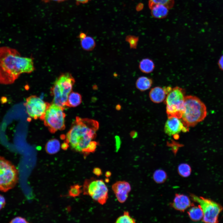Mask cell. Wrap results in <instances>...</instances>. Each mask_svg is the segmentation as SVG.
<instances>
[{
	"instance_id": "6da1fadb",
	"label": "cell",
	"mask_w": 223,
	"mask_h": 223,
	"mask_svg": "<svg viewBox=\"0 0 223 223\" xmlns=\"http://www.w3.org/2000/svg\"><path fill=\"white\" fill-rule=\"evenodd\" d=\"M34 69L32 58L22 57L16 49L0 47V84H13L23 73H29Z\"/></svg>"
},
{
	"instance_id": "7a4b0ae2",
	"label": "cell",
	"mask_w": 223,
	"mask_h": 223,
	"mask_svg": "<svg viewBox=\"0 0 223 223\" xmlns=\"http://www.w3.org/2000/svg\"><path fill=\"white\" fill-rule=\"evenodd\" d=\"M99 123L95 120L77 116L65 136L64 143L75 151L88 155L87 151L90 142L96 136Z\"/></svg>"
},
{
	"instance_id": "3957f363",
	"label": "cell",
	"mask_w": 223,
	"mask_h": 223,
	"mask_svg": "<svg viewBox=\"0 0 223 223\" xmlns=\"http://www.w3.org/2000/svg\"><path fill=\"white\" fill-rule=\"evenodd\" d=\"M184 109L181 118L184 125L188 128L202 121L207 115L206 107L200 99L195 96H185Z\"/></svg>"
},
{
	"instance_id": "277c9868",
	"label": "cell",
	"mask_w": 223,
	"mask_h": 223,
	"mask_svg": "<svg viewBox=\"0 0 223 223\" xmlns=\"http://www.w3.org/2000/svg\"><path fill=\"white\" fill-rule=\"evenodd\" d=\"M75 80L69 73L62 74L55 80L50 89L52 103L65 108L69 94L72 91Z\"/></svg>"
},
{
	"instance_id": "5b68a950",
	"label": "cell",
	"mask_w": 223,
	"mask_h": 223,
	"mask_svg": "<svg viewBox=\"0 0 223 223\" xmlns=\"http://www.w3.org/2000/svg\"><path fill=\"white\" fill-rule=\"evenodd\" d=\"M185 91L178 86L171 88L165 99L166 112L168 117L181 119L184 109Z\"/></svg>"
},
{
	"instance_id": "8992f818",
	"label": "cell",
	"mask_w": 223,
	"mask_h": 223,
	"mask_svg": "<svg viewBox=\"0 0 223 223\" xmlns=\"http://www.w3.org/2000/svg\"><path fill=\"white\" fill-rule=\"evenodd\" d=\"M64 108L52 103L47 109L42 120L51 133L65 127Z\"/></svg>"
},
{
	"instance_id": "52a82bcc",
	"label": "cell",
	"mask_w": 223,
	"mask_h": 223,
	"mask_svg": "<svg viewBox=\"0 0 223 223\" xmlns=\"http://www.w3.org/2000/svg\"><path fill=\"white\" fill-rule=\"evenodd\" d=\"M83 190L84 195L90 196L101 205L105 204L108 199V189L102 179L94 177L86 179Z\"/></svg>"
},
{
	"instance_id": "ba28073f",
	"label": "cell",
	"mask_w": 223,
	"mask_h": 223,
	"mask_svg": "<svg viewBox=\"0 0 223 223\" xmlns=\"http://www.w3.org/2000/svg\"><path fill=\"white\" fill-rule=\"evenodd\" d=\"M18 179L16 167L10 161L0 156V190L6 192L12 189Z\"/></svg>"
},
{
	"instance_id": "9c48e42d",
	"label": "cell",
	"mask_w": 223,
	"mask_h": 223,
	"mask_svg": "<svg viewBox=\"0 0 223 223\" xmlns=\"http://www.w3.org/2000/svg\"><path fill=\"white\" fill-rule=\"evenodd\" d=\"M192 199L199 204L203 213V222L216 223L218 222L219 214L222 208L218 203L210 199L191 195Z\"/></svg>"
},
{
	"instance_id": "30bf717a",
	"label": "cell",
	"mask_w": 223,
	"mask_h": 223,
	"mask_svg": "<svg viewBox=\"0 0 223 223\" xmlns=\"http://www.w3.org/2000/svg\"><path fill=\"white\" fill-rule=\"evenodd\" d=\"M50 104L38 96L32 95L26 98L24 105L29 117L42 120Z\"/></svg>"
},
{
	"instance_id": "8fae6325",
	"label": "cell",
	"mask_w": 223,
	"mask_h": 223,
	"mask_svg": "<svg viewBox=\"0 0 223 223\" xmlns=\"http://www.w3.org/2000/svg\"><path fill=\"white\" fill-rule=\"evenodd\" d=\"M188 131V128L184 125L181 119L176 117H168L164 127L165 133L169 136Z\"/></svg>"
},
{
	"instance_id": "7c38bea8",
	"label": "cell",
	"mask_w": 223,
	"mask_h": 223,
	"mask_svg": "<svg viewBox=\"0 0 223 223\" xmlns=\"http://www.w3.org/2000/svg\"><path fill=\"white\" fill-rule=\"evenodd\" d=\"M112 188L117 200L121 203L127 200L131 189L129 183L125 181H116L112 185Z\"/></svg>"
},
{
	"instance_id": "4fadbf2b",
	"label": "cell",
	"mask_w": 223,
	"mask_h": 223,
	"mask_svg": "<svg viewBox=\"0 0 223 223\" xmlns=\"http://www.w3.org/2000/svg\"><path fill=\"white\" fill-rule=\"evenodd\" d=\"M193 205L189 197L183 194H176L171 206L176 210L183 212Z\"/></svg>"
},
{
	"instance_id": "5bb4252c",
	"label": "cell",
	"mask_w": 223,
	"mask_h": 223,
	"mask_svg": "<svg viewBox=\"0 0 223 223\" xmlns=\"http://www.w3.org/2000/svg\"><path fill=\"white\" fill-rule=\"evenodd\" d=\"M167 93L164 88L156 86L152 88L149 93L151 100L155 103H160L165 100Z\"/></svg>"
},
{
	"instance_id": "9a60e30c",
	"label": "cell",
	"mask_w": 223,
	"mask_h": 223,
	"mask_svg": "<svg viewBox=\"0 0 223 223\" xmlns=\"http://www.w3.org/2000/svg\"><path fill=\"white\" fill-rule=\"evenodd\" d=\"M149 7L152 16L158 19L165 17L169 9L166 6L160 4H154Z\"/></svg>"
},
{
	"instance_id": "2e32d148",
	"label": "cell",
	"mask_w": 223,
	"mask_h": 223,
	"mask_svg": "<svg viewBox=\"0 0 223 223\" xmlns=\"http://www.w3.org/2000/svg\"><path fill=\"white\" fill-rule=\"evenodd\" d=\"M79 37L80 40L81 47L83 49L90 51L94 49L96 46V43L92 37L87 36L83 32L80 33Z\"/></svg>"
},
{
	"instance_id": "e0dca14e",
	"label": "cell",
	"mask_w": 223,
	"mask_h": 223,
	"mask_svg": "<svg viewBox=\"0 0 223 223\" xmlns=\"http://www.w3.org/2000/svg\"><path fill=\"white\" fill-rule=\"evenodd\" d=\"M153 84V81L150 78L145 76L139 77L137 80L136 86L137 89L141 91L149 89Z\"/></svg>"
},
{
	"instance_id": "ac0fdd59",
	"label": "cell",
	"mask_w": 223,
	"mask_h": 223,
	"mask_svg": "<svg viewBox=\"0 0 223 223\" xmlns=\"http://www.w3.org/2000/svg\"><path fill=\"white\" fill-rule=\"evenodd\" d=\"M81 95L76 92L72 91L69 94L66 104V107H74L79 105L81 103Z\"/></svg>"
},
{
	"instance_id": "d6986e66",
	"label": "cell",
	"mask_w": 223,
	"mask_h": 223,
	"mask_svg": "<svg viewBox=\"0 0 223 223\" xmlns=\"http://www.w3.org/2000/svg\"><path fill=\"white\" fill-rule=\"evenodd\" d=\"M139 67L142 72L145 73H149L153 71L155 65L151 59L149 58H145L140 61Z\"/></svg>"
},
{
	"instance_id": "ffe728a7",
	"label": "cell",
	"mask_w": 223,
	"mask_h": 223,
	"mask_svg": "<svg viewBox=\"0 0 223 223\" xmlns=\"http://www.w3.org/2000/svg\"><path fill=\"white\" fill-rule=\"evenodd\" d=\"M190 219L194 221H199L203 217V211L200 206H193L188 212Z\"/></svg>"
},
{
	"instance_id": "44dd1931",
	"label": "cell",
	"mask_w": 223,
	"mask_h": 223,
	"mask_svg": "<svg viewBox=\"0 0 223 223\" xmlns=\"http://www.w3.org/2000/svg\"><path fill=\"white\" fill-rule=\"evenodd\" d=\"M60 144L59 141L56 139L49 140L45 146V149L48 153L52 154L57 153L60 150Z\"/></svg>"
},
{
	"instance_id": "7402d4cb",
	"label": "cell",
	"mask_w": 223,
	"mask_h": 223,
	"mask_svg": "<svg viewBox=\"0 0 223 223\" xmlns=\"http://www.w3.org/2000/svg\"><path fill=\"white\" fill-rule=\"evenodd\" d=\"M135 219L130 215L129 212L125 211L123 214L119 216L116 220L115 223H135Z\"/></svg>"
},
{
	"instance_id": "603a6c76",
	"label": "cell",
	"mask_w": 223,
	"mask_h": 223,
	"mask_svg": "<svg viewBox=\"0 0 223 223\" xmlns=\"http://www.w3.org/2000/svg\"><path fill=\"white\" fill-rule=\"evenodd\" d=\"M153 179L157 183H161L165 181L167 178V175L163 170L158 169L153 174Z\"/></svg>"
},
{
	"instance_id": "cb8c5ba5",
	"label": "cell",
	"mask_w": 223,
	"mask_h": 223,
	"mask_svg": "<svg viewBox=\"0 0 223 223\" xmlns=\"http://www.w3.org/2000/svg\"><path fill=\"white\" fill-rule=\"evenodd\" d=\"M178 172L179 174L184 177L189 176L191 173V168L188 164H181L178 167Z\"/></svg>"
},
{
	"instance_id": "d4e9b609",
	"label": "cell",
	"mask_w": 223,
	"mask_h": 223,
	"mask_svg": "<svg viewBox=\"0 0 223 223\" xmlns=\"http://www.w3.org/2000/svg\"><path fill=\"white\" fill-rule=\"evenodd\" d=\"M173 0H149V6L154 4H160L166 6L169 9L172 7L174 5Z\"/></svg>"
},
{
	"instance_id": "484cf974",
	"label": "cell",
	"mask_w": 223,
	"mask_h": 223,
	"mask_svg": "<svg viewBox=\"0 0 223 223\" xmlns=\"http://www.w3.org/2000/svg\"><path fill=\"white\" fill-rule=\"evenodd\" d=\"M138 39V37L131 35H128L125 38V40L129 43L130 48L133 49L136 48Z\"/></svg>"
},
{
	"instance_id": "4316f807",
	"label": "cell",
	"mask_w": 223,
	"mask_h": 223,
	"mask_svg": "<svg viewBox=\"0 0 223 223\" xmlns=\"http://www.w3.org/2000/svg\"><path fill=\"white\" fill-rule=\"evenodd\" d=\"M81 186L76 184L71 186L69 191V195L70 196L76 197L79 196L82 192Z\"/></svg>"
},
{
	"instance_id": "83f0119b",
	"label": "cell",
	"mask_w": 223,
	"mask_h": 223,
	"mask_svg": "<svg viewBox=\"0 0 223 223\" xmlns=\"http://www.w3.org/2000/svg\"><path fill=\"white\" fill-rule=\"evenodd\" d=\"M10 222L25 223L28 222L24 218L20 216H17L12 219Z\"/></svg>"
},
{
	"instance_id": "f1b7e54d",
	"label": "cell",
	"mask_w": 223,
	"mask_h": 223,
	"mask_svg": "<svg viewBox=\"0 0 223 223\" xmlns=\"http://www.w3.org/2000/svg\"><path fill=\"white\" fill-rule=\"evenodd\" d=\"M94 174L97 177L101 176L102 174V172L101 168L98 167L94 168L93 170Z\"/></svg>"
},
{
	"instance_id": "f546056e",
	"label": "cell",
	"mask_w": 223,
	"mask_h": 223,
	"mask_svg": "<svg viewBox=\"0 0 223 223\" xmlns=\"http://www.w3.org/2000/svg\"><path fill=\"white\" fill-rule=\"evenodd\" d=\"M6 204V200L3 196L0 194V210L3 208Z\"/></svg>"
},
{
	"instance_id": "4dcf8cb0",
	"label": "cell",
	"mask_w": 223,
	"mask_h": 223,
	"mask_svg": "<svg viewBox=\"0 0 223 223\" xmlns=\"http://www.w3.org/2000/svg\"><path fill=\"white\" fill-rule=\"evenodd\" d=\"M218 64L220 68L223 70V55L219 59Z\"/></svg>"
},
{
	"instance_id": "1f68e13d",
	"label": "cell",
	"mask_w": 223,
	"mask_h": 223,
	"mask_svg": "<svg viewBox=\"0 0 223 223\" xmlns=\"http://www.w3.org/2000/svg\"><path fill=\"white\" fill-rule=\"evenodd\" d=\"M77 3L85 4L88 2L90 0H75Z\"/></svg>"
},
{
	"instance_id": "d6a6232c",
	"label": "cell",
	"mask_w": 223,
	"mask_h": 223,
	"mask_svg": "<svg viewBox=\"0 0 223 223\" xmlns=\"http://www.w3.org/2000/svg\"><path fill=\"white\" fill-rule=\"evenodd\" d=\"M112 175L111 173L109 171H107L105 173V176L107 178L110 177Z\"/></svg>"
},
{
	"instance_id": "836d02e7",
	"label": "cell",
	"mask_w": 223,
	"mask_h": 223,
	"mask_svg": "<svg viewBox=\"0 0 223 223\" xmlns=\"http://www.w3.org/2000/svg\"><path fill=\"white\" fill-rule=\"evenodd\" d=\"M45 2H47L50 1H55L57 2H62L64 1H65L66 0H43Z\"/></svg>"
},
{
	"instance_id": "e575fe53",
	"label": "cell",
	"mask_w": 223,
	"mask_h": 223,
	"mask_svg": "<svg viewBox=\"0 0 223 223\" xmlns=\"http://www.w3.org/2000/svg\"><path fill=\"white\" fill-rule=\"evenodd\" d=\"M109 181V180L108 178H106L105 180V181L106 182H108Z\"/></svg>"
}]
</instances>
